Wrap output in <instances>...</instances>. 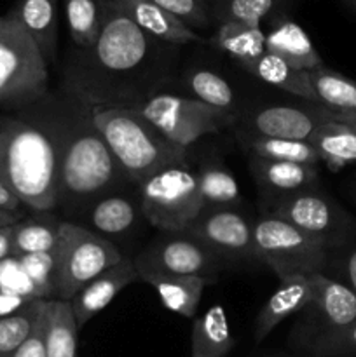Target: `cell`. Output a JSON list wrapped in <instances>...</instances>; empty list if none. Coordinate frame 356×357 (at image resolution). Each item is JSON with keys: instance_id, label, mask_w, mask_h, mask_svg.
<instances>
[{"instance_id": "obj_10", "label": "cell", "mask_w": 356, "mask_h": 357, "mask_svg": "<svg viewBox=\"0 0 356 357\" xmlns=\"http://www.w3.org/2000/svg\"><path fill=\"white\" fill-rule=\"evenodd\" d=\"M135 108L170 142L187 150L201 136L220 132L234 122V115L229 112L209 107L195 98L168 93L156 94Z\"/></svg>"}, {"instance_id": "obj_27", "label": "cell", "mask_w": 356, "mask_h": 357, "mask_svg": "<svg viewBox=\"0 0 356 357\" xmlns=\"http://www.w3.org/2000/svg\"><path fill=\"white\" fill-rule=\"evenodd\" d=\"M59 223L52 213H35L13 227V253L14 257L35 253H51L58 246Z\"/></svg>"}, {"instance_id": "obj_21", "label": "cell", "mask_w": 356, "mask_h": 357, "mask_svg": "<svg viewBox=\"0 0 356 357\" xmlns=\"http://www.w3.org/2000/svg\"><path fill=\"white\" fill-rule=\"evenodd\" d=\"M265 49L271 54L285 59L288 65L297 70L313 72V70L325 66L309 35L295 21H279L269 33H265Z\"/></svg>"}, {"instance_id": "obj_31", "label": "cell", "mask_w": 356, "mask_h": 357, "mask_svg": "<svg viewBox=\"0 0 356 357\" xmlns=\"http://www.w3.org/2000/svg\"><path fill=\"white\" fill-rule=\"evenodd\" d=\"M70 37L77 49H89L98 40L105 0H63Z\"/></svg>"}, {"instance_id": "obj_20", "label": "cell", "mask_w": 356, "mask_h": 357, "mask_svg": "<svg viewBox=\"0 0 356 357\" xmlns=\"http://www.w3.org/2000/svg\"><path fill=\"white\" fill-rule=\"evenodd\" d=\"M140 281L152 286L161 303L171 312L192 319L198 312L199 302L208 281L199 275H173L161 272H138Z\"/></svg>"}, {"instance_id": "obj_32", "label": "cell", "mask_w": 356, "mask_h": 357, "mask_svg": "<svg viewBox=\"0 0 356 357\" xmlns=\"http://www.w3.org/2000/svg\"><path fill=\"white\" fill-rule=\"evenodd\" d=\"M251 155L271 160H286V162H299L318 166L320 157L316 149L309 142H295V139L260 138V136H241Z\"/></svg>"}, {"instance_id": "obj_29", "label": "cell", "mask_w": 356, "mask_h": 357, "mask_svg": "<svg viewBox=\"0 0 356 357\" xmlns=\"http://www.w3.org/2000/svg\"><path fill=\"white\" fill-rule=\"evenodd\" d=\"M77 326L70 302L49 300L45 323V357H77Z\"/></svg>"}, {"instance_id": "obj_6", "label": "cell", "mask_w": 356, "mask_h": 357, "mask_svg": "<svg viewBox=\"0 0 356 357\" xmlns=\"http://www.w3.org/2000/svg\"><path fill=\"white\" fill-rule=\"evenodd\" d=\"M56 255V300H70L80 288L124 258L117 246L80 223L61 220Z\"/></svg>"}, {"instance_id": "obj_48", "label": "cell", "mask_w": 356, "mask_h": 357, "mask_svg": "<svg viewBox=\"0 0 356 357\" xmlns=\"http://www.w3.org/2000/svg\"><path fill=\"white\" fill-rule=\"evenodd\" d=\"M2 21H3V16H0V24H2Z\"/></svg>"}, {"instance_id": "obj_3", "label": "cell", "mask_w": 356, "mask_h": 357, "mask_svg": "<svg viewBox=\"0 0 356 357\" xmlns=\"http://www.w3.org/2000/svg\"><path fill=\"white\" fill-rule=\"evenodd\" d=\"M0 181L30 211L58 209L54 146L21 108L0 114Z\"/></svg>"}, {"instance_id": "obj_2", "label": "cell", "mask_w": 356, "mask_h": 357, "mask_svg": "<svg viewBox=\"0 0 356 357\" xmlns=\"http://www.w3.org/2000/svg\"><path fill=\"white\" fill-rule=\"evenodd\" d=\"M21 110L37 122L54 146L58 164V209L80 218L87 209L131 183L94 124L87 103L70 91H49Z\"/></svg>"}, {"instance_id": "obj_15", "label": "cell", "mask_w": 356, "mask_h": 357, "mask_svg": "<svg viewBox=\"0 0 356 357\" xmlns=\"http://www.w3.org/2000/svg\"><path fill=\"white\" fill-rule=\"evenodd\" d=\"M140 281L138 271H136L135 264L129 258H122L119 264L105 271L93 281L87 282L84 288H80L75 293L70 305H72L73 316H75L77 326L82 330L96 314L107 309L112 303V300L131 282Z\"/></svg>"}, {"instance_id": "obj_40", "label": "cell", "mask_w": 356, "mask_h": 357, "mask_svg": "<svg viewBox=\"0 0 356 357\" xmlns=\"http://www.w3.org/2000/svg\"><path fill=\"white\" fill-rule=\"evenodd\" d=\"M309 349L323 356L356 357V323L344 330L318 338L309 345Z\"/></svg>"}, {"instance_id": "obj_33", "label": "cell", "mask_w": 356, "mask_h": 357, "mask_svg": "<svg viewBox=\"0 0 356 357\" xmlns=\"http://www.w3.org/2000/svg\"><path fill=\"white\" fill-rule=\"evenodd\" d=\"M47 300H31L23 309L0 317V357H10L27 342Z\"/></svg>"}, {"instance_id": "obj_16", "label": "cell", "mask_w": 356, "mask_h": 357, "mask_svg": "<svg viewBox=\"0 0 356 357\" xmlns=\"http://www.w3.org/2000/svg\"><path fill=\"white\" fill-rule=\"evenodd\" d=\"M250 171L257 187L265 195V201L318 187L320 180L318 166L262 159L255 155L250 159Z\"/></svg>"}, {"instance_id": "obj_39", "label": "cell", "mask_w": 356, "mask_h": 357, "mask_svg": "<svg viewBox=\"0 0 356 357\" xmlns=\"http://www.w3.org/2000/svg\"><path fill=\"white\" fill-rule=\"evenodd\" d=\"M330 267L334 268V278L332 279L342 282L351 291L356 293V239L346 246L339 248V250L330 251L327 268Z\"/></svg>"}, {"instance_id": "obj_42", "label": "cell", "mask_w": 356, "mask_h": 357, "mask_svg": "<svg viewBox=\"0 0 356 357\" xmlns=\"http://www.w3.org/2000/svg\"><path fill=\"white\" fill-rule=\"evenodd\" d=\"M28 303V300L20 298V296H13V295H7L0 289V317H6L14 314L16 310L23 309L24 305Z\"/></svg>"}, {"instance_id": "obj_9", "label": "cell", "mask_w": 356, "mask_h": 357, "mask_svg": "<svg viewBox=\"0 0 356 357\" xmlns=\"http://www.w3.org/2000/svg\"><path fill=\"white\" fill-rule=\"evenodd\" d=\"M140 209L147 222L163 232L180 234L205 209L195 171L175 166L140 185Z\"/></svg>"}, {"instance_id": "obj_17", "label": "cell", "mask_w": 356, "mask_h": 357, "mask_svg": "<svg viewBox=\"0 0 356 357\" xmlns=\"http://www.w3.org/2000/svg\"><path fill=\"white\" fill-rule=\"evenodd\" d=\"M122 14L129 17L138 28L150 37L171 45H185L201 42L202 37L188 28L184 21L164 10L150 0H110Z\"/></svg>"}, {"instance_id": "obj_4", "label": "cell", "mask_w": 356, "mask_h": 357, "mask_svg": "<svg viewBox=\"0 0 356 357\" xmlns=\"http://www.w3.org/2000/svg\"><path fill=\"white\" fill-rule=\"evenodd\" d=\"M94 124L133 185L168 167L188 166L187 149L170 142L135 107L100 105L91 107Z\"/></svg>"}, {"instance_id": "obj_41", "label": "cell", "mask_w": 356, "mask_h": 357, "mask_svg": "<svg viewBox=\"0 0 356 357\" xmlns=\"http://www.w3.org/2000/svg\"><path fill=\"white\" fill-rule=\"evenodd\" d=\"M47 305L49 300L45 303L44 310L38 316L37 323H35L34 331L30 337L27 338L23 345L17 349L10 357H45V323H47Z\"/></svg>"}, {"instance_id": "obj_38", "label": "cell", "mask_w": 356, "mask_h": 357, "mask_svg": "<svg viewBox=\"0 0 356 357\" xmlns=\"http://www.w3.org/2000/svg\"><path fill=\"white\" fill-rule=\"evenodd\" d=\"M184 21L192 30H205L212 23L206 0H150Z\"/></svg>"}, {"instance_id": "obj_37", "label": "cell", "mask_w": 356, "mask_h": 357, "mask_svg": "<svg viewBox=\"0 0 356 357\" xmlns=\"http://www.w3.org/2000/svg\"><path fill=\"white\" fill-rule=\"evenodd\" d=\"M0 289L7 295L20 296L28 300H42L40 293L35 288L34 282L27 275L24 268L21 267L17 257H10L0 261Z\"/></svg>"}, {"instance_id": "obj_23", "label": "cell", "mask_w": 356, "mask_h": 357, "mask_svg": "<svg viewBox=\"0 0 356 357\" xmlns=\"http://www.w3.org/2000/svg\"><path fill=\"white\" fill-rule=\"evenodd\" d=\"M234 337L223 305H212L192 328L191 357H225L232 351Z\"/></svg>"}, {"instance_id": "obj_24", "label": "cell", "mask_w": 356, "mask_h": 357, "mask_svg": "<svg viewBox=\"0 0 356 357\" xmlns=\"http://www.w3.org/2000/svg\"><path fill=\"white\" fill-rule=\"evenodd\" d=\"M309 80L316 105L334 112L339 124L344 117L356 114V80L328 66L309 72Z\"/></svg>"}, {"instance_id": "obj_7", "label": "cell", "mask_w": 356, "mask_h": 357, "mask_svg": "<svg viewBox=\"0 0 356 357\" xmlns=\"http://www.w3.org/2000/svg\"><path fill=\"white\" fill-rule=\"evenodd\" d=\"M255 258L276 278L323 274L330 251L285 220L262 215L253 222Z\"/></svg>"}, {"instance_id": "obj_19", "label": "cell", "mask_w": 356, "mask_h": 357, "mask_svg": "<svg viewBox=\"0 0 356 357\" xmlns=\"http://www.w3.org/2000/svg\"><path fill=\"white\" fill-rule=\"evenodd\" d=\"M10 14L34 38L45 63L52 65L58 56V0H17Z\"/></svg>"}, {"instance_id": "obj_44", "label": "cell", "mask_w": 356, "mask_h": 357, "mask_svg": "<svg viewBox=\"0 0 356 357\" xmlns=\"http://www.w3.org/2000/svg\"><path fill=\"white\" fill-rule=\"evenodd\" d=\"M13 227H0V261L14 257L13 253Z\"/></svg>"}, {"instance_id": "obj_47", "label": "cell", "mask_w": 356, "mask_h": 357, "mask_svg": "<svg viewBox=\"0 0 356 357\" xmlns=\"http://www.w3.org/2000/svg\"><path fill=\"white\" fill-rule=\"evenodd\" d=\"M342 2H344L346 6H349V7H351L353 10H356V0H342Z\"/></svg>"}, {"instance_id": "obj_45", "label": "cell", "mask_w": 356, "mask_h": 357, "mask_svg": "<svg viewBox=\"0 0 356 357\" xmlns=\"http://www.w3.org/2000/svg\"><path fill=\"white\" fill-rule=\"evenodd\" d=\"M23 218L24 211H7V209H0V227L16 225Z\"/></svg>"}, {"instance_id": "obj_14", "label": "cell", "mask_w": 356, "mask_h": 357, "mask_svg": "<svg viewBox=\"0 0 356 357\" xmlns=\"http://www.w3.org/2000/svg\"><path fill=\"white\" fill-rule=\"evenodd\" d=\"M313 300L306 307L300 337L311 345L325 335L335 333L356 323V293L327 274H311Z\"/></svg>"}, {"instance_id": "obj_43", "label": "cell", "mask_w": 356, "mask_h": 357, "mask_svg": "<svg viewBox=\"0 0 356 357\" xmlns=\"http://www.w3.org/2000/svg\"><path fill=\"white\" fill-rule=\"evenodd\" d=\"M24 206L21 204L20 199L0 181V209H7V211H23Z\"/></svg>"}, {"instance_id": "obj_8", "label": "cell", "mask_w": 356, "mask_h": 357, "mask_svg": "<svg viewBox=\"0 0 356 357\" xmlns=\"http://www.w3.org/2000/svg\"><path fill=\"white\" fill-rule=\"evenodd\" d=\"M264 208V215L285 220L323 244L328 251L339 250L356 239L353 216L318 187L265 201Z\"/></svg>"}, {"instance_id": "obj_22", "label": "cell", "mask_w": 356, "mask_h": 357, "mask_svg": "<svg viewBox=\"0 0 356 357\" xmlns=\"http://www.w3.org/2000/svg\"><path fill=\"white\" fill-rule=\"evenodd\" d=\"M140 211H142L140 206H136L129 197L122 194H112L94 202L87 209L84 218L89 223L87 229L98 236L110 239L131 232L138 223Z\"/></svg>"}, {"instance_id": "obj_30", "label": "cell", "mask_w": 356, "mask_h": 357, "mask_svg": "<svg viewBox=\"0 0 356 357\" xmlns=\"http://www.w3.org/2000/svg\"><path fill=\"white\" fill-rule=\"evenodd\" d=\"M198 188L205 208H230L241 202L237 180L223 164L206 160L195 171Z\"/></svg>"}, {"instance_id": "obj_18", "label": "cell", "mask_w": 356, "mask_h": 357, "mask_svg": "<svg viewBox=\"0 0 356 357\" xmlns=\"http://www.w3.org/2000/svg\"><path fill=\"white\" fill-rule=\"evenodd\" d=\"M313 300L311 275H288L279 279V286L265 302L255 323V342L260 344L276 326L290 316L306 310Z\"/></svg>"}, {"instance_id": "obj_46", "label": "cell", "mask_w": 356, "mask_h": 357, "mask_svg": "<svg viewBox=\"0 0 356 357\" xmlns=\"http://www.w3.org/2000/svg\"><path fill=\"white\" fill-rule=\"evenodd\" d=\"M341 124L348 126V128L355 129V131H356V114H355V115H348V117H344V119H342V121H341Z\"/></svg>"}, {"instance_id": "obj_1", "label": "cell", "mask_w": 356, "mask_h": 357, "mask_svg": "<svg viewBox=\"0 0 356 357\" xmlns=\"http://www.w3.org/2000/svg\"><path fill=\"white\" fill-rule=\"evenodd\" d=\"M177 61L178 45L150 37L105 0L100 37L89 49H73L61 87L89 107H136L161 93Z\"/></svg>"}, {"instance_id": "obj_34", "label": "cell", "mask_w": 356, "mask_h": 357, "mask_svg": "<svg viewBox=\"0 0 356 357\" xmlns=\"http://www.w3.org/2000/svg\"><path fill=\"white\" fill-rule=\"evenodd\" d=\"M283 0H206L209 16L216 23H241L260 26L262 20Z\"/></svg>"}, {"instance_id": "obj_26", "label": "cell", "mask_w": 356, "mask_h": 357, "mask_svg": "<svg viewBox=\"0 0 356 357\" xmlns=\"http://www.w3.org/2000/svg\"><path fill=\"white\" fill-rule=\"evenodd\" d=\"M208 44L229 54L241 66L255 61L267 51L264 30L241 23H220L215 33L208 38Z\"/></svg>"}, {"instance_id": "obj_35", "label": "cell", "mask_w": 356, "mask_h": 357, "mask_svg": "<svg viewBox=\"0 0 356 357\" xmlns=\"http://www.w3.org/2000/svg\"><path fill=\"white\" fill-rule=\"evenodd\" d=\"M185 84H187L188 91L194 94L192 98H195V100L202 101L213 108H218V110L229 112V114L234 112L232 108L236 107V94H234L229 82L218 73L206 68L194 70L187 75Z\"/></svg>"}, {"instance_id": "obj_11", "label": "cell", "mask_w": 356, "mask_h": 357, "mask_svg": "<svg viewBox=\"0 0 356 357\" xmlns=\"http://www.w3.org/2000/svg\"><path fill=\"white\" fill-rule=\"evenodd\" d=\"M133 260L138 272L173 275H199L208 284L218 281L223 260L209 248L185 232H166Z\"/></svg>"}, {"instance_id": "obj_5", "label": "cell", "mask_w": 356, "mask_h": 357, "mask_svg": "<svg viewBox=\"0 0 356 357\" xmlns=\"http://www.w3.org/2000/svg\"><path fill=\"white\" fill-rule=\"evenodd\" d=\"M49 65L13 14L0 24V107L17 110L49 93Z\"/></svg>"}, {"instance_id": "obj_13", "label": "cell", "mask_w": 356, "mask_h": 357, "mask_svg": "<svg viewBox=\"0 0 356 357\" xmlns=\"http://www.w3.org/2000/svg\"><path fill=\"white\" fill-rule=\"evenodd\" d=\"M330 122H339L337 115L316 103L307 107L271 105L246 115L239 136L309 142L318 129Z\"/></svg>"}, {"instance_id": "obj_25", "label": "cell", "mask_w": 356, "mask_h": 357, "mask_svg": "<svg viewBox=\"0 0 356 357\" xmlns=\"http://www.w3.org/2000/svg\"><path fill=\"white\" fill-rule=\"evenodd\" d=\"M243 68L269 86H274L285 93L302 98L311 103H316L313 87H311L309 72L293 68L292 65H288L285 59L278 58L276 54L265 51L264 54L258 56L255 61L244 65Z\"/></svg>"}, {"instance_id": "obj_36", "label": "cell", "mask_w": 356, "mask_h": 357, "mask_svg": "<svg viewBox=\"0 0 356 357\" xmlns=\"http://www.w3.org/2000/svg\"><path fill=\"white\" fill-rule=\"evenodd\" d=\"M21 267L24 268L30 281L34 282L35 288L40 293L42 300H54L56 298V255L51 253H35L17 257Z\"/></svg>"}, {"instance_id": "obj_12", "label": "cell", "mask_w": 356, "mask_h": 357, "mask_svg": "<svg viewBox=\"0 0 356 357\" xmlns=\"http://www.w3.org/2000/svg\"><path fill=\"white\" fill-rule=\"evenodd\" d=\"M185 234L209 248L223 261L255 258L253 223L236 209L205 208Z\"/></svg>"}, {"instance_id": "obj_49", "label": "cell", "mask_w": 356, "mask_h": 357, "mask_svg": "<svg viewBox=\"0 0 356 357\" xmlns=\"http://www.w3.org/2000/svg\"><path fill=\"white\" fill-rule=\"evenodd\" d=\"M355 197H356V188H355Z\"/></svg>"}, {"instance_id": "obj_28", "label": "cell", "mask_w": 356, "mask_h": 357, "mask_svg": "<svg viewBox=\"0 0 356 357\" xmlns=\"http://www.w3.org/2000/svg\"><path fill=\"white\" fill-rule=\"evenodd\" d=\"M316 149L320 162L330 171H341L342 167L356 162V131L339 122H330L318 129L309 139Z\"/></svg>"}]
</instances>
